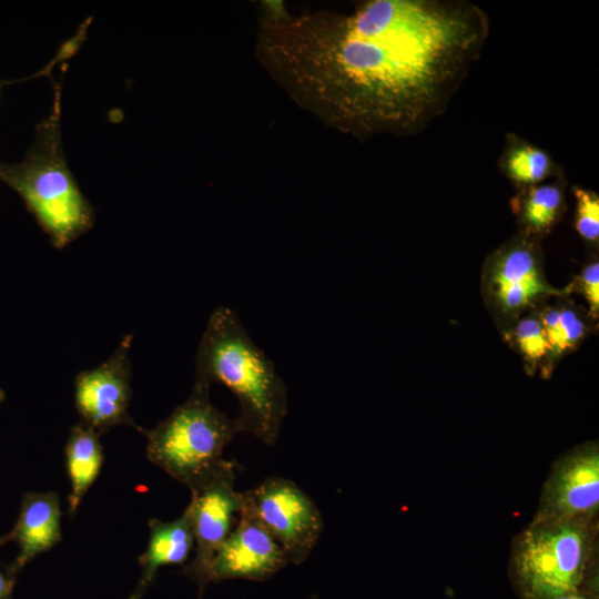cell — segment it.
I'll return each instance as SVG.
<instances>
[{
    "instance_id": "cell-8",
    "label": "cell",
    "mask_w": 599,
    "mask_h": 599,
    "mask_svg": "<svg viewBox=\"0 0 599 599\" xmlns=\"http://www.w3.org/2000/svg\"><path fill=\"white\" fill-rule=\"evenodd\" d=\"M598 510L599 446L588 441L554 461L532 520L597 524Z\"/></svg>"
},
{
    "instance_id": "cell-19",
    "label": "cell",
    "mask_w": 599,
    "mask_h": 599,
    "mask_svg": "<svg viewBox=\"0 0 599 599\" xmlns=\"http://www.w3.org/2000/svg\"><path fill=\"white\" fill-rule=\"evenodd\" d=\"M514 341L524 358L531 365L551 354V346L538 317H526L514 329Z\"/></svg>"
},
{
    "instance_id": "cell-21",
    "label": "cell",
    "mask_w": 599,
    "mask_h": 599,
    "mask_svg": "<svg viewBox=\"0 0 599 599\" xmlns=\"http://www.w3.org/2000/svg\"><path fill=\"white\" fill-rule=\"evenodd\" d=\"M8 536H0V547L8 542ZM14 579L9 578L0 570V599H12Z\"/></svg>"
},
{
    "instance_id": "cell-24",
    "label": "cell",
    "mask_w": 599,
    "mask_h": 599,
    "mask_svg": "<svg viewBox=\"0 0 599 599\" xmlns=\"http://www.w3.org/2000/svg\"><path fill=\"white\" fill-rule=\"evenodd\" d=\"M3 84V82H0V87Z\"/></svg>"
},
{
    "instance_id": "cell-12",
    "label": "cell",
    "mask_w": 599,
    "mask_h": 599,
    "mask_svg": "<svg viewBox=\"0 0 599 599\" xmlns=\"http://www.w3.org/2000/svg\"><path fill=\"white\" fill-rule=\"evenodd\" d=\"M61 504L54 491L24 493L18 519L7 534L18 544L19 552L7 567V576L17 575L37 556L50 550L61 540Z\"/></svg>"
},
{
    "instance_id": "cell-4",
    "label": "cell",
    "mask_w": 599,
    "mask_h": 599,
    "mask_svg": "<svg viewBox=\"0 0 599 599\" xmlns=\"http://www.w3.org/2000/svg\"><path fill=\"white\" fill-rule=\"evenodd\" d=\"M211 386L195 379L183 404L154 428L139 429L148 459L187 488L223 459L224 448L241 434L235 418L211 402Z\"/></svg>"
},
{
    "instance_id": "cell-13",
    "label": "cell",
    "mask_w": 599,
    "mask_h": 599,
    "mask_svg": "<svg viewBox=\"0 0 599 599\" xmlns=\"http://www.w3.org/2000/svg\"><path fill=\"white\" fill-rule=\"evenodd\" d=\"M150 537L146 550L139 556L141 577L130 599H141L154 582L161 567L185 565L194 549L190 510L171 521L152 518L148 521Z\"/></svg>"
},
{
    "instance_id": "cell-20",
    "label": "cell",
    "mask_w": 599,
    "mask_h": 599,
    "mask_svg": "<svg viewBox=\"0 0 599 599\" xmlns=\"http://www.w3.org/2000/svg\"><path fill=\"white\" fill-rule=\"evenodd\" d=\"M580 290L586 298L592 317L599 313V263L592 261L585 266L580 275Z\"/></svg>"
},
{
    "instance_id": "cell-15",
    "label": "cell",
    "mask_w": 599,
    "mask_h": 599,
    "mask_svg": "<svg viewBox=\"0 0 599 599\" xmlns=\"http://www.w3.org/2000/svg\"><path fill=\"white\" fill-rule=\"evenodd\" d=\"M519 190L511 204L521 225L522 235L532 238L547 234L559 221L564 210L562 175Z\"/></svg>"
},
{
    "instance_id": "cell-22",
    "label": "cell",
    "mask_w": 599,
    "mask_h": 599,
    "mask_svg": "<svg viewBox=\"0 0 599 599\" xmlns=\"http://www.w3.org/2000/svg\"><path fill=\"white\" fill-rule=\"evenodd\" d=\"M554 599H597L595 592L590 591L586 586L579 590L556 597Z\"/></svg>"
},
{
    "instance_id": "cell-7",
    "label": "cell",
    "mask_w": 599,
    "mask_h": 599,
    "mask_svg": "<svg viewBox=\"0 0 599 599\" xmlns=\"http://www.w3.org/2000/svg\"><path fill=\"white\" fill-rule=\"evenodd\" d=\"M243 508L250 511L285 552L288 562H304L324 527L315 501L293 480L270 476L242 491Z\"/></svg>"
},
{
    "instance_id": "cell-5",
    "label": "cell",
    "mask_w": 599,
    "mask_h": 599,
    "mask_svg": "<svg viewBox=\"0 0 599 599\" xmlns=\"http://www.w3.org/2000/svg\"><path fill=\"white\" fill-rule=\"evenodd\" d=\"M597 524L535 521L514 539L510 576L521 599H554L586 586Z\"/></svg>"
},
{
    "instance_id": "cell-23",
    "label": "cell",
    "mask_w": 599,
    "mask_h": 599,
    "mask_svg": "<svg viewBox=\"0 0 599 599\" xmlns=\"http://www.w3.org/2000/svg\"><path fill=\"white\" fill-rule=\"evenodd\" d=\"M6 398V393L4 390L0 387V403H2Z\"/></svg>"
},
{
    "instance_id": "cell-6",
    "label": "cell",
    "mask_w": 599,
    "mask_h": 599,
    "mask_svg": "<svg viewBox=\"0 0 599 599\" xmlns=\"http://www.w3.org/2000/svg\"><path fill=\"white\" fill-rule=\"evenodd\" d=\"M190 510L194 549L182 572L196 582L202 599L209 582L212 560L235 527L243 508L235 489V463L222 459L190 488Z\"/></svg>"
},
{
    "instance_id": "cell-17",
    "label": "cell",
    "mask_w": 599,
    "mask_h": 599,
    "mask_svg": "<svg viewBox=\"0 0 599 599\" xmlns=\"http://www.w3.org/2000/svg\"><path fill=\"white\" fill-rule=\"evenodd\" d=\"M538 318L556 356L575 349L585 336V323L571 308H547Z\"/></svg>"
},
{
    "instance_id": "cell-9",
    "label": "cell",
    "mask_w": 599,
    "mask_h": 599,
    "mask_svg": "<svg viewBox=\"0 0 599 599\" xmlns=\"http://www.w3.org/2000/svg\"><path fill=\"white\" fill-rule=\"evenodd\" d=\"M131 345L132 335H125L105 362L81 372L74 379V404L80 422L100 436L118 426L140 429L129 414Z\"/></svg>"
},
{
    "instance_id": "cell-11",
    "label": "cell",
    "mask_w": 599,
    "mask_h": 599,
    "mask_svg": "<svg viewBox=\"0 0 599 599\" xmlns=\"http://www.w3.org/2000/svg\"><path fill=\"white\" fill-rule=\"evenodd\" d=\"M487 291L493 303L505 314L521 312L544 295L560 294L547 283L532 240L524 235L493 256Z\"/></svg>"
},
{
    "instance_id": "cell-10",
    "label": "cell",
    "mask_w": 599,
    "mask_h": 599,
    "mask_svg": "<svg viewBox=\"0 0 599 599\" xmlns=\"http://www.w3.org/2000/svg\"><path fill=\"white\" fill-rule=\"evenodd\" d=\"M288 559L261 522L245 508L210 566L209 582L243 579L262 582L278 573Z\"/></svg>"
},
{
    "instance_id": "cell-14",
    "label": "cell",
    "mask_w": 599,
    "mask_h": 599,
    "mask_svg": "<svg viewBox=\"0 0 599 599\" xmlns=\"http://www.w3.org/2000/svg\"><path fill=\"white\" fill-rule=\"evenodd\" d=\"M64 451L67 473L71 484L68 514L72 518L101 470L103 448L100 435L79 422L69 433Z\"/></svg>"
},
{
    "instance_id": "cell-18",
    "label": "cell",
    "mask_w": 599,
    "mask_h": 599,
    "mask_svg": "<svg viewBox=\"0 0 599 599\" xmlns=\"http://www.w3.org/2000/svg\"><path fill=\"white\" fill-rule=\"evenodd\" d=\"M576 202L575 229L579 236L591 244L599 240V196L595 191L573 185Z\"/></svg>"
},
{
    "instance_id": "cell-2",
    "label": "cell",
    "mask_w": 599,
    "mask_h": 599,
    "mask_svg": "<svg viewBox=\"0 0 599 599\" xmlns=\"http://www.w3.org/2000/svg\"><path fill=\"white\" fill-rule=\"evenodd\" d=\"M195 379L230 389L238 403L240 432L275 444L287 414V388L233 308L219 306L210 315L196 351Z\"/></svg>"
},
{
    "instance_id": "cell-1",
    "label": "cell",
    "mask_w": 599,
    "mask_h": 599,
    "mask_svg": "<svg viewBox=\"0 0 599 599\" xmlns=\"http://www.w3.org/2000/svg\"><path fill=\"white\" fill-rule=\"evenodd\" d=\"M489 35L465 0H368L262 21L255 54L300 106L355 138L410 135L446 111Z\"/></svg>"
},
{
    "instance_id": "cell-16",
    "label": "cell",
    "mask_w": 599,
    "mask_h": 599,
    "mask_svg": "<svg viewBox=\"0 0 599 599\" xmlns=\"http://www.w3.org/2000/svg\"><path fill=\"white\" fill-rule=\"evenodd\" d=\"M502 174L517 187L537 185L562 175L551 155L514 133H508L499 159Z\"/></svg>"
},
{
    "instance_id": "cell-3",
    "label": "cell",
    "mask_w": 599,
    "mask_h": 599,
    "mask_svg": "<svg viewBox=\"0 0 599 599\" xmlns=\"http://www.w3.org/2000/svg\"><path fill=\"white\" fill-rule=\"evenodd\" d=\"M51 112L35 126L22 161H0V181L23 201L57 248L88 232L94 222L91 204L69 169L61 136V82L53 83Z\"/></svg>"
}]
</instances>
